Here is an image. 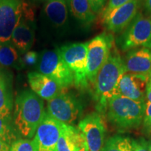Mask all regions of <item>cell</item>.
I'll use <instances>...</instances> for the list:
<instances>
[{
	"label": "cell",
	"instance_id": "cell-1",
	"mask_svg": "<svg viewBox=\"0 0 151 151\" xmlns=\"http://www.w3.org/2000/svg\"><path fill=\"white\" fill-rule=\"evenodd\" d=\"M125 72L123 59L114 45L93 84L94 99L97 102L96 109L99 114L106 113L109 100L116 96L119 81Z\"/></svg>",
	"mask_w": 151,
	"mask_h": 151
},
{
	"label": "cell",
	"instance_id": "cell-2",
	"mask_svg": "<svg viewBox=\"0 0 151 151\" xmlns=\"http://www.w3.org/2000/svg\"><path fill=\"white\" fill-rule=\"evenodd\" d=\"M45 115L43 100L35 92L24 91L17 97L13 120L16 129L22 136L33 137Z\"/></svg>",
	"mask_w": 151,
	"mask_h": 151
},
{
	"label": "cell",
	"instance_id": "cell-3",
	"mask_svg": "<svg viewBox=\"0 0 151 151\" xmlns=\"http://www.w3.org/2000/svg\"><path fill=\"white\" fill-rule=\"evenodd\" d=\"M146 101L114 96L107 106V118L111 124L120 131L137 129L143 122Z\"/></svg>",
	"mask_w": 151,
	"mask_h": 151
},
{
	"label": "cell",
	"instance_id": "cell-4",
	"mask_svg": "<svg viewBox=\"0 0 151 151\" xmlns=\"http://www.w3.org/2000/svg\"><path fill=\"white\" fill-rule=\"evenodd\" d=\"M116 43L124 52L141 47L151 48V17L139 11Z\"/></svg>",
	"mask_w": 151,
	"mask_h": 151
},
{
	"label": "cell",
	"instance_id": "cell-5",
	"mask_svg": "<svg viewBox=\"0 0 151 151\" xmlns=\"http://www.w3.org/2000/svg\"><path fill=\"white\" fill-rule=\"evenodd\" d=\"M58 50L73 73L75 86L81 90L88 88L86 75L88 43H71L60 47Z\"/></svg>",
	"mask_w": 151,
	"mask_h": 151
},
{
	"label": "cell",
	"instance_id": "cell-6",
	"mask_svg": "<svg viewBox=\"0 0 151 151\" xmlns=\"http://www.w3.org/2000/svg\"><path fill=\"white\" fill-rule=\"evenodd\" d=\"M37 65L39 73L55 81L63 90L74 85L73 73L63 61L58 49L43 51Z\"/></svg>",
	"mask_w": 151,
	"mask_h": 151
},
{
	"label": "cell",
	"instance_id": "cell-7",
	"mask_svg": "<svg viewBox=\"0 0 151 151\" xmlns=\"http://www.w3.org/2000/svg\"><path fill=\"white\" fill-rule=\"evenodd\" d=\"M113 46V36L106 32L97 36L88 43L86 75L92 84H94L99 70L106 62Z\"/></svg>",
	"mask_w": 151,
	"mask_h": 151
},
{
	"label": "cell",
	"instance_id": "cell-8",
	"mask_svg": "<svg viewBox=\"0 0 151 151\" xmlns=\"http://www.w3.org/2000/svg\"><path fill=\"white\" fill-rule=\"evenodd\" d=\"M83 109V104L78 98L65 92L48 101L47 104L48 115L58 121L71 125L81 116Z\"/></svg>",
	"mask_w": 151,
	"mask_h": 151
},
{
	"label": "cell",
	"instance_id": "cell-9",
	"mask_svg": "<svg viewBox=\"0 0 151 151\" xmlns=\"http://www.w3.org/2000/svg\"><path fill=\"white\" fill-rule=\"evenodd\" d=\"M27 5L24 0H0V44L10 42Z\"/></svg>",
	"mask_w": 151,
	"mask_h": 151
},
{
	"label": "cell",
	"instance_id": "cell-10",
	"mask_svg": "<svg viewBox=\"0 0 151 151\" xmlns=\"http://www.w3.org/2000/svg\"><path fill=\"white\" fill-rule=\"evenodd\" d=\"M64 124L46 113L32 141L36 151H58V142Z\"/></svg>",
	"mask_w": 151,
	"mask_h": 151
},
{
	"label": "cell",
	"instance_id": "cell-11",
	"mask_svg": "<svg viewBox=\"0 0 151 151\" xmlns=\"http://www.w3.org/2000/svg\"><path fill=\"white\" fill-rule=\"evenodd\" d=\"M78 129L86 139L90 151H101L104 145L106 128L99 113L87 115L78 123Z\"/></svg>",
	"mask_w": 151,
	"mask_h": 151
},
{
	"label": "cell",
	"instance_id": "cell-12",
	"mask_svg": "<svg viewBox=\"0 0 151 151\" xmlns=\"http://www.w3.org/2000/svg\"><path fill=\"white\" fill-rule=\"evenodd\" d=\"M141 4V0H132L103 16L106 29L116 34L124 31L139 13Z\"/></svg>",
	"mask_w": 151,
	"mask_h": 151
},
{
	"label": "cell",
	"instance_id": "cell-13",
	"mask_svg": "<svg viewBox=\"0 0 151 151\" xmlns=\"http://www.w3.org/2000/svg\"><path fill=\"white\" fill-rule=\"evenodd\" d=\"M149 78L150 75L125 72L119 81L116 96L120 95L137 101H145Z\"/></svg>",
	"mask_w": 151,
	"mask_h": 151
},
{
	"label": "cell",
	"instance_id": "cell-14",
	"mask_svg": "<svg viewBox=\"0 0 151 151\" xmlns=\"http://www.w3.org/2000/svg\"><path fill=\"white\" fill-rule=\"evenodd\" d=\"M126 72L151 74V48L141 47L127 52L123 59Z\"/></svg>",
	"mask_w": 151,
	"mask_h": 151
},
{
	"label": "cell",
	"instance_id": "cell-15",
	"mask_svg": "<svg viewBox=\"0 0 151 151\" xmlns=\"http://www.w3.org/2000/svg\"><path fill=\"white\" fill-rule=\"evenodd\" d=\"M27 77L32 90L41 99L50 101L65 91L58 83L39 72H30Z\"/></svg>",
	"mask_w": 151,
	"mask_h": 151
},
{
	"label": "cell",
	"instance_id": "cell-16",
	"mask_svg": "<svg viewBox=\"0 0 151 151\" xmlns=\"http://www.w3.org/2000/svg\"><path fill=\"white\" fill-rule=\"evenodd\" d=\"M12 74L0 68V119L10 122L13 109Z\"/></svg>",
	"mask_w": 151,
	"mask_h": 151
},
{
	"label": "cell",
	"instance_id": "cell-17",
	"mask_svg": "<svg viewBox=\"0 0 151 151\" xmlns=\"http://www.w3.org/2000/svg\"><path fill=\"white\" fill-rule=\"evenodd\" d=\"M30 21L22 16L11 36V43L20 52H27L34 44L35 30Z\"/></svg>",
	"mask_w": 151,
	"mask_h": 151
},
{
	"label": "cell",
	"instance_id": "cell-18",
	"mask_svg": "<svg viewBox=\"0 0 151 151\" xmlns=\"http://www.w3.org/2000/svg\"><path fill=\"white\" fill-rule=\"evenodd\" d=\"M86 139L80 129L71 124H64L58 142V151H78Z\"/></svg>",
	"mask_w": 151,
	"mask_h": 151
},
{
	"label": "cell",
	"instance_id": "cell-19",
	"mask_svg": "<svg viewBox=\"0 0 151 151\" xmlns=\"http://www.w3.org/2000/svg\"><path fill=\"white\" fill-rule=\"evenodd\" d=\"M43 12L48 20L56 27H62L67 23L68 8L67 0H47Z\"/></svg>",
	"mask_w": 151,
	"mask_h": 151
},
{
	"label": "cell",
	"instance_id": "cell-20",
	"mask_svg": "<svg viewBox=\"0 0 151 151\" xmlns=\"http://www.w3.org/2000/svg\"><path fill=\"white\" fill-rule=\"evenodd\" d=\"M71 14L85 24H90L95 20L96 16L88 0H69Z\"/></svg>",
	"mask_w": 151,
	"mask_h": 151
},
{
	"label": "cell",
	"instance_id": "cell-21",
	"mask_svg": "<svg viewBox=\"0 0 151 151\" xmlns=\"http://www.w3.org/2000/svg\"><path fill=\"white\" fill-rule=\"evenodd\" d=\"M0 67L21 68L18 50L11 41L0 44Z\"/></svg>",
	"mask_w": 151,
	"mask_h": 151
},
{
	"label": "cell",
	"instance_id": "cell-22",
	"mask_svg": "<svg viewBox=\"0 0 151 151\" xmlns=\"http://www.w3.org/2000/svg\"><path fill=\"white\" fill-rule=\"evenodd\" d=\"M134 140L123 135H115L104 142L101 151H134Z\"/></svg>",
	"mask_w": 151,
	"mask_h": 151
},
{
	"label": "cell",
	"instance_id": "cell-23",
	"mask_svg": "<svg viewBox=\"0 0 151 151\" xmlns=\"http://www.w3.org/2000/svg\"><path fill=\"white\" fill-rule=\"evenodd\" d=\"M16 132L11 127L10 122L0 119V139L11 146L16 141Z\"/></svg>",
	"mask_w": 151,
	"mask_h": 151
},
{
	"label": "cell",
	"instance_id": "cell-24",
	"mask_svg": "<svg viewBox=\"0 0 151 151\" xmlns=\"http://www.w3.org/2000/svg\"><path fill=\"white\" fill-rule=\"evenodd\" d=\"M10 151H36L32 141L18 139L11 145Z\"/></svg>",
	"mask_w": 151,
	"mask_h": 151
},
{
	"label": "cell",
	"instance_id": "cell-25",
	"mask_svg": "<svg viewBox=\"0 0 151 151\" xmlns=\"http://www.w3.org/2000/svg\"><path fill=\"white\" fill-rule=\"evenodd\" d=\"M143 129L147 135L151 134V102L147 101L143 118Z\"/></svg>",
	"mask_w": 151,
	"mask_h": 151
},
{
	"label": "cell",
	"instance_id": "cell-26",
	"mask_svg": "<svg viewBox=\"0 0 151 151\" xmlns=\"http://www.w3.org/2000/svg\"><path fill=\"white\" fill-rule=\"evenodd\" d=\"M39 61V55L34 51L27 52L22 59H20L21 68L27 66H34L37 65Z\"/></svg>",
	"mask_w": 151,
	"mask_h": 151
},
{
	"label": "cell",
	"instance_id": "cell-27",
	"mask_svg": "<svg viewBox=\"0 0 151 151\" xmlns=\"http://www.w3.org/2000/svg\"><path fill=\"white\" fill-rule=\"evenodd\" d=\"M130 1H132V0H109L107 6L106 7L105 9H104L102 17L108 14L109 13H110L114 9L118 8V7L129 2Z\"/></svg>",
	"mask_w": 151,
	"mask_h": 151
},
{
	"label": "cell",
	"instance_id": "cell-28",
	"mask_svg": "<svg viewBox=\"0 0 151 151\" xmlns=\"http://www.w3.org/2000/svg\"><path fill=\"white\" fill-rule=\"evenodd\" d=\"M150 146L145 139L141 138L138 140H134V151H150Z\"/></svg>",
	"mask_w": 151,
	"mask_h": 151
},
{
	"label": "cell",
	"instance_id": "cell-29",
	"mask_svg": "<svg viewBox=\"0 0 151 151\" xmlns=\"http://www.w3.org/2000/svg\"><path fill=\"white\" fill-rule=\"evenodd\" d=\"M94 14H98L104 6L106 0H88Z\"/></svg>",
	"mask_w": 151,
	"mask_h": 151
},
{
	"label": "cell",
	"instance_id": "cell-30",
	"mask_svg": "<svg viewBox=\"0 0 151 151\" xmlns=\"http://www.w3.org/2000/svg\"><path fill=\"white\" fill-rule=\"evenodd\" d=\"M144 6L147 16L151 17V0H144Z\"/></svg>",
	"mask_w": 151,
	"mask_h": 151
},
{
	"label": "cell",
	"instance_id": "cell-31",
	"mask_svg": "<svg viewBox=\"0 0 151 151\" xmlns=\"http://www.w3.org/2000/svg\"><path fill=\"white\" fill-rule=\"evenodd\" d=\"M11 146L0 139V151H10Z\"/></svg>",
	"mask_w": 151,
	"mask_h": 151
},
{
	"label": "cell",
	"instance_id": "cell-32",
	"mask_svg": "<svg viewBox=\"0 0 151 151\" xmlns=\"http://www.w3.org/2000/svg\"><path fill=\"white\" fill-rule=\"evenodd\" d=\"M78 151H90L89 150V148H88V144H87V143H86V141H85L83 146L82 148H81Z\"/></svg>",
	"mask_w": 151,
	"mask_h": 151
},
{
	"label": "cell",
	"instance_id": "cell-33",
	"mask_svg": "<svg viewBox=\"0 0 151 151\" xmlns=\"http://www.w3.org/2000/svg\"><path fill=\"white\" fill-rule=\"evenodd\" d=\"M146 89L149 90L150 91H151V74L150 75V78H149V81L147 83V86H146Z\"/></svg>",
	"mask_w": 151,
	"mask_h": 151
},
{
	"label": "cell",
	"instance_id": "cell-34",
	"mask_svg": "<svg viewBox=\"0 0 151 151\" xmlns=\"http://www.w3.org/2000/svg\"><path fill=\"white\" fill-rule=\"evenodd\" d=\"M150 151H151V145L150 146Z\"/></svg>",
	"mask_w": 151,
	"mask_h": 151
}]
</instances>
